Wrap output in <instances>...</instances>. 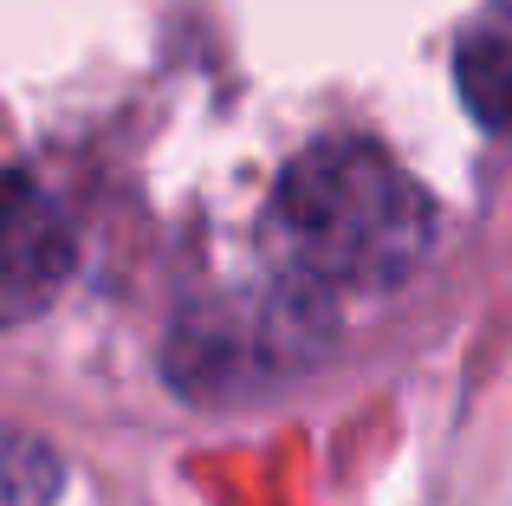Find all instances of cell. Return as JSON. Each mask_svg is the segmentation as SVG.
Returning a JSON list of instances; mask_svg holds the SVG:
<instances>
[{"instance_id": "277c9868", "label": "cell", "mask_w": 512, "mask_h": 506, "mask_svg": "<svg viewBox=\"0 0 512 506\" xmlns=\"http://www.w3.org/2000/svg\"><path fill=\"white\" fill-rule=\"evenodd\" d=\"M454 91L467 117L493 137H512V0H480L454 39Z\"/></svg>"}, {"instance_id": "6da1fadb", "label": "cell", "mask_w": 512, "mask_h": 506, "mask_svg": "<svg viewBox=\"0 0 512 506\" xmlns=\"http://www.w3.org/2000/svg\"><path fill=\"white\" fill-rule=\"evenodd\" d=\"M279 279L338 305L344 292H389L435 247V195L370 137H325L299 150L266 202Z\"/></svg>"}, {"instance_id": "5b68a950", "label": "cell", "mask_w": 512, "mask_h": 506, "mask_svg": "<svg viewBox=\"0 0 512 506\" xmlns=\"http://www.w3.org/2000/svg\"><path fill=\"white\" fill-rule=\"evenodd\" d=\"M52 494H59L52 448L0 422V506H52Z\"/></svg>"}, {"instance_id": "7a4b0ae2", "label": "cell", "mask_w": 512, "mask_h": 506, "mask_svg": "<svg viewBox=\"0 0 512 506\" xmlns=\"http://www.w3.org/2000/svg\"><path fill=\"white\" fill-rule=\"evenodd\" d=\"M338 338V305L292 279L201 299L169 331V383L195 403H234L305 377Z\"/></svg>"}, {"instance_id": "3957f363", "label": "cell", "mask_w": 512, "mask_h": 506, "mask_svg": "<svg viewBox=\"0 0 512 506\" xmlns=\"http://www.w3.org/2000/svg\"><path fill=\"white\" fill-rule=\"evenodd\" d=\"M72 260L78 241L59 195H46L33 176H0V331L46 312L72 279Z\"/></svg>"}]
</instances>
